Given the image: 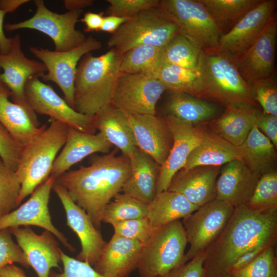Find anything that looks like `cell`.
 Instances as JSON below:
<instances>
[{
  "label": "cell",
  "instance_id": "6da1fadb",
  "mask_svg": "<svg viewBox=\"0 0 277 277\" xmlns=\"http://www.w3.org/2000/svg\"><path fill=\"white\" fill-rule=\"evenodd\" d=\"M117 148L92 157L90 165L68 171L55 181L83 209L99 230L107 204L122 191L131 172L129 157L116 155Z\"/></svg>",
  "mask_w": 277,
  "mask_h": 277
},
{
  "label": "cell",
  "instance_id": "7a4b0ae2",
  "mask_svg": "<svg viewBox=\"0 0 277 277\" xmlns=\"http://www.w3.org/2000/svg\"><path fill=\"white\" fill-rule=\"evenodd\" d=\"M277 212L262 213L245 205L234 208L227 224L205 250L204 277H225L241 255L262 245H276Z\"/></svg>",
  "mask_w": 277,
  "mask_h": 277
},
{
  "label": "cell",
  "instance_id": "3957f363",
  "mask_svg": "<svg viewBox=\"0 0 277 277\" xmlns=\"http://www.w3.org/2000/svg\"><path fill=\"white\" fill-rule=\"evenodd\" d=\"M122 55L114 49H110L100 56L89 52L82 57L74 81V104L76 111L93 117L111 104Z\"/></svg>",
  "mask_w": 277,
  "mask_h": 277
},
{
  "label": "cell",
  "instance_id": "277c9868",
  "mask_svg": "<svg viewBox=\"0 0 277 277\" xmlns=\"http://www.w3.org/2000/svg\"><path fill=\"white\" fill-rule=\"evenodd\" d=\"M198 68L203 83L200 98L225 107L244 103L256 104L250 85L230 56L218 50L203 52Z\"/></svg>",
  "mask_w": 277,
  "mask_h": 277
},
{
  "label": "cell",
  "instance_id": "5b68a950",
  "mask_svg": "<svg viewBox=\"0 0 277 277\" xmlns=\"http://www.w3.org/2000/svg\"><path fill=\"white\" fill-rule=\"evenodd\" d=\"M50 125L23 150L16 170L21 183L19 205L50 175L60 150L67 138L68 126L54 118Z\"/></svg>",
  "mask_w": 277,
  "mask_h": 277
},
{
  "label": "cell",
  "instance_id": "8992f818",
  "mask_svg": "<svg viewBox=\"0 0 277 277\" xmlns=\"http://www.w3.org/2000/svg\"><path fill=\"white\" fill-rule=\"evenodd\" d=\"M185 231L180 220L157 227L142 248L137 269L140 277H161L187 262Z\"/></svg>",
  "mask_w": 277,
  "mask_h": 277
},
{
  "label": "cell",
  "instance_id": "52a82bcc",
  "mask_svg": "<svg viewBox=\"0 0 277 277\" xmlns=\"http://www.w3.org/2000/svg\"><path fill=\"white\" fill-rule=\"evenodd\" d=\"M179 33L176 24L157 7L144 10L128 19L112 34L107 45L122 55L141 45L163 48Z\"/></svg>",
  "mask_w": 277,
  "mask_h": 277
},
{
  "label": "cell",
  "instance_id": "ba28073f",
  "mask_svg": "<svg viewBox=\"0 0 277 277\" xmlns=\"http://www.w3.org/2000/svg\"><path fill=\"white\" fill-rule=\"evenodd\" d=\"M157 8L203 52L218 50L222 33L200 0H160Z\"/></svg>",
  "mask_w": 277,
  "mask_h": 277
},
{
  "label": "cell",
  "instance_id": "9c48e42d",
  "mask_svg": "<svg viewBox=\"0 0 277 277\" xmlns=\"http://www.w3.org/2000/svg\"><path fill=\"white\" fill-rule=\"evenodd\" d=\"M34 3L36 10L33 16L23 22L7 24L4 26L6 30L30 29L41 32L52 39L55 51L58 52L74 48L85 41L84 34L75 28L83 10L58 14L47 8L43 0H35Z\"/></svg>",
  "mask_w": 277,
  "mask_h": 277
},
{
  "label": "cell",
  "instance_id": "30bf717a",
  "mask_svg": "<svg viewBox=\"0 0 277 277\" xmlns=\"http://www.w3.org/2000/svg\"><path fill=\"white\" fill-rule=\"evenodd\" d=\"M102 47V43L90 36L80 46L66 51L33 46L29 50L47 68V73L40 77L43 81L55 83L62 91L67 103L74 109V81L77 65L84 55Z\"/></svg>",
  "mask_w": 277,
  "mask_h": 277
},
{
  "label": "cell",
  "instance_id": "8fae6325",
  "mask_svg": "<svg viewBox=\"0 0 277 277\" xmlns=\"http://www.w3.org/2000/svg\"><path fill=\"white\" fill-rule=\"evenodd\" d=\"M234 208L227 202L215 199L183 219L190 245L185 253L187 262L205 251L214 242L227 224Z\"/></svg>",
  "mask_w": 277,
  "mask_h": 277
},
{
  "label": "cell",
  "instance_id": "7c38bea8",
  "mask_svg": "<svg viewBox=\"0 0 277 277\" xmlns=\"http://www.w3.org/2000/svg\"><path fill=\"white\" fill-rule=\"evenodd\" d=\"M166 91L158 78L120 73L113 89L111 104L126 114H156V105Z\"/></svg>",
  "mask_w": 277,
  "mask_h": 277
},
{
  "label": "cell",
  "instance_id": "4fadbf2b",
  "mask_svg": "<svg viewBox=\"0 0 277 277\" xmlns=\"http://www.w3.org/2000/svg\"><path fill=\"white\" fill-rule=\"evenodd\" d=\"M25 99L36 113L48 115L78 131L95 133L94 117L83 114L73 109L51 85L43 83L38 77H31L27 82Z\"/></svg>",
  "mask_w": 277,
  "mask_h": 277
},
{
  "label": "cell",
  "instance_id": "5bb4252c",
  "mask_svg": "<svg viewBox=\"0 0 277 277\" xmlns=\"http://www.w3.org/2000/svg\"><path fill=\"white\" fill-rule=\"evenodd\" d=\"M55 180V178L50 175L35 189L26 202L8 214L0 217V231L22 226L39 227L51 232L65 248L74 252L75 248L52 222L48 205Z\"/></svg>",
  "mask_w": 277,
  "mask_h": 277
},
{
  "label": "cell",
  "instance_id": "9a60e30c",
  "mask_svg": "<svg viewBox=\"0 0 277 277\" xmlns=\"http://www.w3.org/2000/svg\"><path fill=\"white\" fill-rule=\"evenodd\" d=\"M164 117L172 134L173 144L168 157L159 167L156 193L167 190L172 178L183 168L207 128L206 124L192 125L169 114Z\"/></svg>",
  "mask_w": 277,
  "mask_h": 277
},
{
  "label": "cell",
  "instance_id": "2e32d148",
  "mask_svg": "<svg viewBox=\"0 0 277 277\" xmlns=\"http://www.w3.org/2000/svg\"><path fill=\"white\" fill-rule=\"evenodd\" d=\"M52 190L64 209L67 225L75 233L80 240L81 250L77 255L76 259L94 266L107 242L86 212L71 199L63 186L55 181Z\"/></svg>",
  "mask_w": 277,
  "mask_h": 277
},
{
  "label": "cell",
  "instance_id": "e0dca14e",
  "mask_svg": "<svg viewBox=\"0 0 277 277\" xmlns=\"http://www.w3.org/2000/svg\"><path fill=\"white\" fill-rule=\"evenodd\" d=\"M276 1L262 0L227 33L221 36L218 51L234 60L256 40L275 15Z\"/></svg>",
  "mask_w": 277,
  "mask_h": 277
},
{
  "label": "cell",
  "instance_id": "ac0fdd59",
  "mask_svg": "<svg viewBox=\"0 0 277 277\" xmlns=\"http://www.w3.org/2000/svg\"><path fill=\"white\" fill-rule=\"evenodd\" d=\"M21 43L20 35L16 34L12 37L9 52L0 53V68L3 70L0 79L10 90L13 103L29 107L25 99L26 84L31 77L46 73L47 68L42 62L27 57Z\"/></svg>",
  "mask_w": 277,
  "mask_h": 277
},
{
  "label": "cell",
  "instance_id": "d6986e66",
  "mask_svg": "<svg viewBox=\"0 0 277 277\" xmlns=\"http://www.w3.org/2000/svg\"><path fill=\"white\" fill-rule=\"evenodd\" d=\"M276 33L274 15L253 44L234 60L240 74L249 85L274 74Z\"/></svg>",
  "mask_w": 277,
  "mask_h": 277
},
{
  "label": "cell",
  "instance_id": "ffe728a7",
  "mask_svg": "<svg viewBox=\"0 0 277 277\" xmlns=\"http://www.w3.org/2000/svg\"><path fill=\"white\" fill-rule=\"evenodd\" d=\"M37 277H49L53 268H60L61 251L56 238L44 230L36 234L30 226L9 228Z\"/></svg>",
  "mask_w": 277,
  "mask_h": 277
},
{
  "label": "cell",
  "instance_id": "44dd1931",
  "mask_svg": "<svg viewBox=\"0 0 277 277\" xmlns=\"http://www.w3.org/2000/svg\"><path fill=\"white\" fill-rule=\"evenodd\" d=\"M137 147L160 166L166 160L173 144L164 117L151 114H126Z\"/></svg>",
  "mask_w": 277,
  "mask_h": 277
},
{
  "label": "cell",
  "instance_id": "7402d4cb",
  "mask_svg": "<svg viewBox=\"0 0 277 277\" xmlns=\"http://www.w3.org/2000/svg\"><path fill=\"white\" fill-rule=\"evenodd\" d=\"M221 168L204 165L181 169L172 178L167 190L183 194L200 207L216 198V182Z\"/></svg>",
  "mask_w": 277,
  "mask_h": 277
},
{
  "label": "cell",
  "instance_id": "603a6c76",
  "mask_svg": "<svg viewBox=\"0 0 277 277\" xmlns=\"http://www.w3.org/2000/svg\"><path fill=\"white\" fill-rule=\"evenodd\" d=\"M260 177L241 160L229 162L221 168L216 182L215 199L225 201L234 208L245 205Z\"/></svg>",
  "mask_w": 277,
  "mask_h": 277
},
{
  "label": "cell",
  "instance_id": "cb8c5ba5",
  "mask_svg": "<svg viewBox=\"0 0 277 277\" xmlns=\"http://www.w3.org/2000/svg\"><path fill=\"white\" fill-rule=\"evenodd\" d=\"M142 246L138 241L113 234L93 268L103 277H128L137 269Z\"/></svg>",
  "mask_w": 277,
  "mask_h": 277
},
{
  "label": "cell",
  "instance_id": "d4e9b609",
  "mask_svg": "<svg viewBox=\"0 0 277 277\" xmlns=\"http://www.w3.org/2000/svg\"><path fill=\"white\" fill-rule=\"evenodd\" d=\"M112 146L99 132L84 133L68 127L66 142L55 160L50 175L56 179L86 157L97 152L109 153Z\"/></svg>",
  "mask_w": 277,
  "mask_h": 277
},
{
  "label": "cell",
  "instance_id": "484cf974",
  "mask_svg": "<svg viewBox=\"0 0 277 277\" xmlns=\"http://www.w3.org/2000/svg\"><path fill=\"white\" fill-rule=\"evenodd\" d=\"M10 92H0V123L23 148L47 127L41 125L36 113L30 108L9 100Z\"/></svg>",
  "mask_w": 277,
  "mask_h": 277
},
{
  "label": "cell",
  "instance_id": "4316f807",
  "mask_svg": "<svg viewBox=\"0 0 277 277\" xmlns=\"http://www.w3.org/2000/svg\"><path fill=\"white\" fill-rule=\"evenodd\" d=\"M261 111L256 104L244 103L226 107L223 113L212 120L209 129L235 146L246 139Z\"/></svg>",
  "mask_w": 277,
  "mask_h": 277
},
{
  "label": "cell",
  "instance_id": "83f0119b",
  "mask_svg": "<svg viewBox=\"0 0 277 277\" xmlns=\"http://www.w3.org/2000/svg\"><path fill=\"white\" fill-rule=\"evenodd\" d=\"M129 157L131 172L121 192L148 204L156 194L160 166L138 147Z\"/></svg>",
  "mask_w": 277,
  "mask_h": 277
},
{
  "label": "cell",
  "instance_id": "f1b7e54d",
  "mask_svg": "<svg viewBox=\"0 0 277 277\" xmlns=\"http://www.w3.org/2000/svg\"><path fill=\"white\" fill-rule=\"evenodd\" d=\"M93 117L96 130L122 154L129 157L137 147L126 114L110 104Z\"/></svg>",
  "mask_w": 277,
  "mask_h": 277
},
{
  "label": "cell",
  "instance_id": "f546056e",
  "mask_svg": "<svg viewBox=\"0 0 277 277\" xmlns=\"http://www.w3.org/2000/svg\"><path fill=\"white\" fill-rule=\"evenodd\" d=\"M239 146H235L210 129H206L200 144L189 155L183 169L197 166H219L240 160Z\"/></svg>",
  "mask_w": 277,
  "mask_h": 277
},
{
  "label": "cell",
  "instance_id": "4dcf8cb0",
  "mask_svg": "<svg viewBox=\"0 0 277 277\" xmlns=\"http://www.w3.org/2000/svg\"><path fill=\"white\" fill-rule=\"evenodd\" d=\"M239 148L241 160L254 173L261 176L276 170V147L255 125Z\"/></svg>",
  "mask_w": 277,
  "mask_h": 277
},
{
  "label": "cell",
  "instance_id": "1f68e13d",
  "mask_svg": "<svg viewBox=\"0 0 277 277\" xmlns=\"http://www.w3.org/2000/svg\"><path fill=\"white\" fill-rule=\"evenodd\" d=\"M199 208L183 194L166 190L156 193L147 204V217L154 227H159L183 219Z\"/></svg>",
  "mask_w": 277,
  "mask_h": 277
},
{
  "label": "cell",
  "instance_id": "d6a6232c",
  "mask_svg": "<svg viewBox=\"0 0 277 277\" xmlns=\"http://www.w3.org/2000/svg\"><path fill=\"white\" fill-rule=\"evenodd\" d=\"M166 108L168 114L192 125L206 124L220 112L218 105L183 93H170Z\"/></svg>",
  "mask_w": 277,
  "mask_h": 277
},
{
  "label": "cell",
  "instance_id": "836d02e7",
  "mask_svg": "<svg viewBox=\"0 0 277 277\" xmlns=\"http://www.w3.org/2000/svg\"><path fill=\"white\" fill-rule=\"evenodd\" d=\"M164 63L163 48L141 45L122 54L119 71L122 73L143 74L157 78Z\"/></svg>",
  "mask_w": 277,
  "mask_h": 277
},
{
  "label": "cell",
  "instance_id": "e575fe53",
  "mask_svg": "<svg viewBox=\"0 0 277 277\" xmlns=\"http://www.w3.org/2000/svg\"><path fill=\"white\" fill-rule=\"evenodd\" d=\"M222 35L228 32L262 0H200Z\"/></svg>",
  "mask_w": 277,
  "mask_h": 277
},
{
  "label": "cell",
  "instance_id": "d590c367",
  "mask_svg": "<svg viewBox=\"0 0 277 277\" xmlns=\"http://www.w3.org/2000/svg\"><path fill=\"white\" fill-rule=\"evenodd\" d=\"M157 78L166 91L183 93L200 97L203 87L201 72L198 68L190 69L164 63Z\"/></svg>",
  "mask_w": 277,
  "mask_h": 277
},
{
  "label": "cell",
  "instance_id": "8d00e7d4",
  "mask_svg": "<svg viewBox=\"0 0 277 277\" xmlns=\"http://www.w3.org/2000/svg\"><path fill=\"white\" fill-rule=\"evenodd\" d=\"M203 51L186 36L179 33L163 47L164 63L184 68H198Z\"/></svg>",
  "mask_w": 277,
  "mask_h": 277
},
{
  "label": "cell",
  "instance_id": "74e56055",
  "mask_svg": "<svg viewBox=\"0 0 277 277\" xmlns=\"http://www.w3.org/2000/svg\"><path fill=\"white\" fill-rule=\"evenodd\" d=\"M147 204L124 193H118L106 206L102 222L113 225L147 216Z\"/></svg>",
  "mask_w": 277,
  "mask_h": 277
},
{
  "label": "cell",
  "instance_id": "f35d334b",
  "mask_svg": "<svg viewBox=\"0 0 277 277\" xmlns=\"http://www.w3.org/2000/svg\"><path fill=\"white\" fill-rule=\"evenodd\" d=\"M245 205L251 210L262 213L277 212L276 170L260 176Z\"/></svg>",
  "mask_w": 277,
  "mask_h": 277
},
{
  "label": "cell",
  "instance_id": "ab89813d",
  "mask_svg": "<svg viewBox=\"0 0 277 277\" xmlns=\"http://www.w3.org/2000/svg\"><path fill=\"white\" fill-rule=\"evenodd\" d=\"M21 183L16 171L8 167L0 157V217L19 205Z\"/></svg>",
  "mask_w": 277,
  "mask_h": 277
},
{
  "label": "cell",
  "instance_id": "60d3db41",
  "mask_svg": "<svg viewBox=\"0 0 277 277\" xmlns=\"http://www.w3.org/2000/svg\"><path fill=\"white\" fill-rule=\"evenodd\" d=\"M275 247L268 248L250 264L227 273L225 277H277Z\"/></svg>",
  "mask_w": 277,
  "mask_h": 277
},
{
  "label": "cell",
  "instance_id": "b9f144b4",
  "mask_svg": "<svg viewBox=\"0 0 277 277\" xmlns=\"http://www.w3.org/2000/svg\"><path fill=\"white\" fill-rule=\"evenodd\" d=\"M250 85L253 99L260 104L262 111L277 116V83L274 73Z\"/></svg>",
  "mask_w": 277,
  "mask_h": 277
},
{
  "label": "cell",
  "instance_id": "7bdbcfd3",
  "mask_svg": "<svg viewBox=\"0 0 277 277\" xmlns=\"http://www.w3.org/2000/svg\"><path fill=\"white\" fill-rule=\"evenodd\" d=\"M116 235L138 241L143 245L157 227H154L146 216L125 221L112 225Z\"/></svg>",
  "mask_w": 277,
  "mask_h": 277
},
{
  "label": "cell",
  "instance_id": "ee69618b",
  "mask_svg": "<svg viewBox=\"0 0 277 277\" xmlns=\"http://www.w3.org/2000/svg\"><path fill=\"white\" fill-rule=\"evenodd\" d=\"M108 15L129 19L138 13L157 8L160 0H107Z\"/></svg>",
  "mask_w": 277,
  "mask_h": 277
},
{
  "label": "cell",
  "instance_id": "f6af8a7d",
  "mask_svg": "<svg viewBox=\"0 0 277 277\" xmlns=\"http://www.w3.org/2000/svg\"><path fill=\"white\" fill-rule=\"evenodd\" d=\"M11 235L9 229L0 231V269L15 263L29 268L30 265L25 254L14 242Z\"/></svg>",
  "mask_w": 277,
  "mask_h": 277
},
{
  "label": "cell",
  "instance_id": "bcb514c9",
  "mask_svg": "<svg viewBox=\"0 0 277 277\" xmlns=\"http://www.w3.org/2000/svg\"><path fill=\"white\" fill-rule=\"evenodd\" d=\"M61 262L63 271L57 273L51 271L49 277H103L88 263L70 257L62 250Z\"/></svg>",
  "mask_w": 277,
  "mask_h": 277
},
{
  "label": "cell",
  "instance_id": "7dc6e473",
  "mask_svg": "<svg viewBox=\"0 0 277 277\" xmlns=\"http://www.w3.org/2000/svg\"><path fill=\"white\" fill-rule=\"evenodd\" d=\"M23 148L0 123V157L9 167L16 170Z\"/></svg>",
  "mask_w": 277,
  "mask_h": 277
},
{
  "label": "cell",
  "instance_id": "c3c4849f",
  "mask_svg": "<svg viewBox=\"0 0 277 277\" xmlns=\"http://www.w3.org/2000/svg\"><path fill=\"white\" fill-rule=\"evenodd\" d=\"M205 258L206 253L204 251L161 277H204V262Z\"/></svg>",
  "mask_w": 277,
  "mask_h": 277
},
{
  "label": "cell",
  "instance_id": "681fc988",
  "mask_svg": "<svg viewBox=\"0 0 277 277\" xmlns=\"http://www.w3.org/2000/svg\"><path fill=\"white\" fill-rule=\"evenodd\" d=\"M258 129L277 147V116L261 111L255 125Z\"/></svg>",
  "mask_w": 277,
  "mask_h": 277
},
{
  "label": "cell",
  "instance_id": "f907efd6",
  "mask_svg": "<svg viewBox=\"0 0 277 277\" xmlns=\"http://www.w3.org/2000/svg\"><path fill=\"white\" fill-rule=\"evenodd\" d=\"M271 246H275V245L260 246L243 253L227 269L226 274L238 270L248 265L256 259L264 251Z\"/></svg>",
  "mask_w": 277,
  "mask_h": 277
},
{
  "label": "cell",
  "instance_id": "816d5d0a",
  "mask_svg": "<svg viewBox=\"0 0 277 277\" xmlns=\"http://www.w3.org/2000/svg\"><path fill=\"white\" fill-rule=\"evenodd\" d=\"M104 16L103 12L94 13L88 12L84 14L81 21L86 26L85 31H98L101 27Z\"/></svg>",
  "mask_w": 277,
  "mask_h": 277
},
{
  "label": "cell",
  "instance_id": "f5cc1de1",
  "mask_svg": "<svg viewBox=\"0 0 277 277\" xmlns=\"http://www.w3.org/2000/svg\"><path fill=\"white\" fill-rule=\"evenodd\" d=\"M128 19L113 15L104 16L100 31L113 33Z\"/></svg>",
  "mask_w": 277,
  "mask_h": 277
},
{
  "label": "cell",
  "instance_id": "db71d44e",
  "mask_svg": "<svg viewBox=\"0 0 277 277\" xmlns=\"http://www.w3.org/2000/svg\"><path fill=\"white\" fill-rule=\"evenodd\" d=\"M6 13L0 9V53L8 54L11 49L12 37H7L4 32V19Z\"/></svg>",
  "mask_w": 277,
  "mask_h": 277
},
{
  "label": "cell",
  "instance_id": "11a10c76",
  "mask_svg": "<svg viewBox=\"0 0 277 277\" xmlns=\"http://www.w3.org/2000/svg\"><path fill=\"white\" fill-rule=\"evenodd\" d=\"M0 277H27L24 270L14 263L8 264L0 269Z\"/></svg>",
  "mask_w": 277,
  "mask_h": 277
},
{
  "label": "cell",
  "instance_id": "9f6ffc18",
  "mask_svg": "<svg viewBox=\"0 0 277 277\" xmlns=\"http://www.w3.org/2000/svg\"><path fill=\"white\" fill-rule=\"evenodd\" d=\"M94 2L93 0H64V4L68 11L78 10L90 7Z\"/></svg>",
  "mask_w": 277,
  "mask_h": 277
},
{
  "label": "cell",
  "instance_id": "6f0895ef",
  "mask_svg": "<svg viewBox=\"0 0 277 277\" xmlns=\"http://www.w3.org/2000/svg\"><path fill=\"white\" fill-rule=\"evenodd\" d=\"M29 0H0V9L6 13L12 12Z\"/></svg>",
  "mask_w": 277,
  "mask_h": 277
},
{
  "label": "cell",
  "instance_id": "680465c9",
  "mask_svg": "<svg viewBox=\"0 0 277 277\" xmlns=\"http://www.w3.org/2000/svg\"><path fill=\"white\" fill-rule=\"evenodd\" d=\"M10 92L6 86L0 79V92Z\"/></svg>",
  "mask_w": 277,
  "mask_h": 277
}]
</instances>
